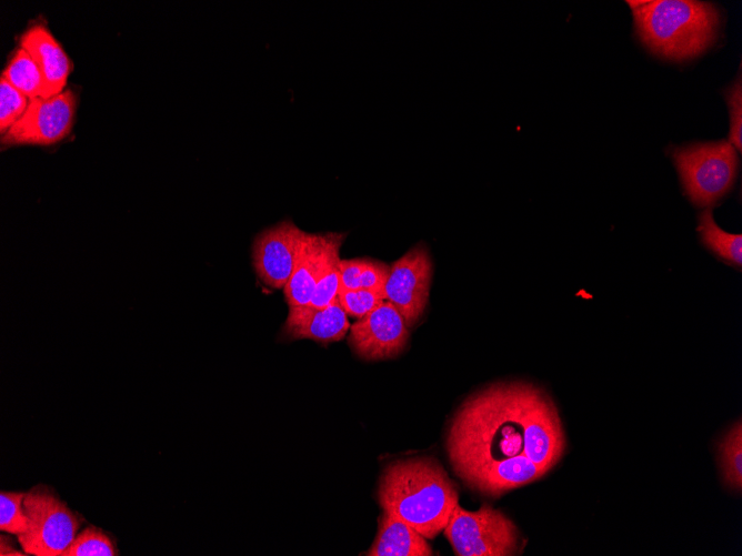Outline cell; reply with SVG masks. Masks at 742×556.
<instances>
[{
	"label": "cell",
	"instance_id": "obj_1",
	"mask_svg": "<svg viewBox=\"0 0 742 556\" xmlns=\"http://www.w3.org/2000/svg\"><path fill=\"white\" fill-rule=\"evenodd\" d=\"M445 449L467 486L495 497L551 471L563 456L565 436L544 390L501 382L463 401L448 427Z\"/></svg>",
	"mask_w": 742,
	"mask_h": 556
},
{
	"label": "cell",
	"instance_id": "obj_18",
	"mask_svg": "<svg viewBox=\"0 0 742 556\" xmlns=\"http://www.w3.org/2000/svg\"><path fill=\"white\" fill-rule=\"evenodd\" d=\"M720 447L724 482L730 487L740 491L742 485V426L740 421L728 432Z\"/></svg>",
	"mask_w": 742,
	"mask_h": 556
},
{
	"label": "cell",
	"instance_id": "obj_17",
	"mask_svg": "<svg viewBox=\"0 0 742 556\" xmlns=\"http://www.w3.org/2000/svg\"><path fill=\"white\" fill-rule=\"evenodd\" d=\"M698 230L702 242L722 259L741 266L742 235L723 231L713 220L712 211L705 209L699 215Z\"/></svg>",
	"mask_w": 742,
	"mask_h": 556
},
{
	"label": "cell",
	"instance_id": "obj_10",
	"mask_svg": "<svg viewBox=\"0 0 742 556\" xmlns=\"http://www.w3.org/2000/svg\"><path fill=\"white\" fill-rule=\"evenodd\" d=\"M303 234L304 231L290 219L258 233L252 244V263L263 284L271 289H283L287 285Z\"/></svg>",
	"mask_w": 742,
	"mask_h": 556
},
{
	"label": "cell",
	"instance_id": "obj_4",
	"mask_svg": "<svg viewBox=\"0 0 742 556\" xmlns=\"http://www.w3.org/2000/svg\"><path fill=\"white\" fill-rule=\"evenodd\" d=\"M672 158L686 194L699 206L718 202L736 179L738 153L726 140L674 148Z\"/></svg>",
	"mask_w": 742,
	"mask_h": 556
},
{
	"label": "cell",
	"instance_id": "obj_13",
	"mask_svg": "<svg viewBox=\"0 0 742 556\" xmlns=\"http://www.w3.org/2000/svg\"><path fill=\"white\" fill-rule=\"evenodd\" d=\"M20 47L24 48L37 62L43 80V98L58 94L64 90L72 62L62 46L42 23L32 24L20 38Z\"/></svg>",
	"mask_w": 742,
	"mask_h": 556
},
{
	"label": "cell",
	"instance_id": "obj_24",
	"mask_svg": "<svg viewBox=\"0 0 742 556\" xmlns=\"http://www.w3.org/2000/svg\"><path fill=\"white\" fill-rule=\"evenodd\" d=\"M725 98L730 108V137L729 142L741 152L742 149V89L741 78L728 90Z\"/></svg>",
	"mask_w": 742,
	"mask_h": 556
},
{
	"label": "cell",
	"instance_id": "obj_12",
	"mask_svg": "<svg viewBox=\"0 0 742 556\" xmlns=\"http://www.w3.org/2000/svg\"><path fill=\"white\" fill-rule=\"evenodd\" d=\"M347 315L338 297L322 309L289 306L283 334L290 340L310 338L323 343L340 341L350 327Z\"/></svg>",
	"mask_w": 742,
	"mask_h": 556
},
{
	"label": "cell",
	"instance_id": "obj_2",
	"mask_svg": "<svg viewBox=\"0 0 742 556\" xmlns=\"http://www.w3.org/2000/svg\"><path fill=\"white\" fill-rule=\"evenodd\" d=\"M379 503L427 539L447 526L459 504L458 489L441 464L432 457H412L388 464L382 472Z\"/></svg>",
	"mask_w": 742,
	"mask_h": 556
},
{
	"label": "cell",
	"instance_id": "obj_8",
	"mask_svg": "<svg viewBox=\"0 0 742 556\" xmlns=\"http://www.w3.org/2000/svg\"><path fill=\"white\" fill-rule=\"evenodd\" d=\"M433 264L427 245L412 246L389 265L384 297L402 315L408 327L415 325L427 307Z\"/></svg>",
	"mask_w": 742,
	"mask_h": 556
},
{
	"label": "cell",
	"instance_id": "obj_7",
	"mask_svg": "<svg viewBox=\"0 0 742 556\" xmlns=\"http://www.w3.org/2000/svg\"><path fill=\"white\" fill-rule=\"evenodd\" d=\"M76 109L77 97L71 89L48 98H32L22 117L1 134V144H54L71 131Z\"/></svg>",
	"mask_w": 742,
	"mask_h": 556
},
{
	"label": "cell",
	"instance_id": "obj_11",
	"mask_svg": "<svg viewBox=\"0 0 742 556\" xmlns=\"http://www.w3.org/2000/svg\"><path fill=\"white\" fill-rule=\"evenodd\" d=\"M345 233H308L304 232L291 277L283 287L289 306L308 305L315 285L327 264L328 259L339 250Z\"/></svg>",
	"mask_w": 742,
	"mask_h": 556
},
{
	"label": "cell",
	"instance_id": "obj_25",
	"mask_svg": "<svg viewBox=\"0 0 742 556\" xmlns=\"http://www.w3.org/2000/svg\"><path fill=\"white\" fill-rule=\"evenodd\" d=\"M0 555L1 556H23L27 555L26 553L23 554L22 552L16 549L12 546V543L9 537H6L4 535H1L0 537Z\"/></svg>",
	"mask_w": 742,
	"mask_h": 556
},
{
	"label": "cell",
	"instance_id": "obj_21",
	"mask_svg": "<svg viewBox=\"0 0 742 556\" xmlns=\"http://www.w3.org/2000/svg\"><path fill=\"white\" fill-rule=\"evenodd\" d=\"M27 493L1 492L0 494V529L19 536L28 528V516L23 499Z\"/></svg>",
	"mask_w": 742,
	"mask_h": 556
},
{
	"label": "cell",
	"instance_id": "obj_15",
	"mask_svg": "<svg viewBox=\"0 0 742 556\" xmlns=\"http://www.w3.org/2000/svg\"><path fill=\"white\" fill-rule=\"evenodd\" d=\"M340 271L341 289L383 291L389 274V265L367 257L341 260Z\"/></svg>",
	"mask_w": 742,
	"mask_h": 556
},
{
	"label": "cell",
	"instance_id": "obj_6",
	"mask_svg": "<svg viewBox=\"0 0 742 556\" xmlns=\"http://www.w3.org/2000/svg\"><path fill=\"white\" fill-rule=\"evenodd\" d=\"M27 530L18 540L27 555L62 556L77 535L80 520L57 496L46 489L26 494Z\"/></svg>",
	"mask_w": 742,
	"mask_h": 556
},
{
	"label": "cell",
	"instance_id": "obj_19",
	"mask_svg": "<svg viewBox=\"0 0 742 556\" xmlns=\"http://www.w3.org/2000/svg\"><path fill=\"white\" fill-rule=\"evenodd\" d=\"M118 550L100 528L89 526L78 533L62 556H114Z\"/></svg>",
	"mask_w": 742,
	"mask_h": 556
},
{
	"label": "cell",
	"instance_id": "obj_3",
	"mask_svg": "<svg viewBox=\"0 0 742 556\" xmlns=\"http://www.w3.org/2000/svg\"><path fill=\"white\" fill-rule=\"evenodd\" d=\"M641 41L655 54L682 61L715 40L720 13L711 2L694 0L628 1Z\"/></svg>",
	"mask_w": 742,
	"mask_h": 556
},
{
	"label": "cell",
	"instance_id": "obj_5",
	"mask_svg": "<svg viewBox=\"0 0 742 556\" xmlns=\"http://www.w3.org/2000/svg\"><path fill=\"white\" fill-rule=\"evenodd\" d=\"M443 534L458 556H510L519 545L514 523L489 505L471 512L458 504Z\"/></svg>",
	"mask_w": 742,
	"mask_h": 556
},
{
	"label": "cell",
	"instance_id": "obj_16",
	"mask_svg": "<svg viewBox=\"0 0 742 556\" xmlns=\"http://www.w3.org/2000/svg\"><path fill=\"white\" fill-rule=\"evenodd\" d=\"M1 77L29 99L43 95L44 80L42 73L34 59L22 47L17 49L9 59Z\"/></svg>",
	"mask_w": 742,
	"mask_h": 556
},
{
	"label": "cell",
	"instance_id": "obj_23",
	"mask_svg": "<svg viewBox=\"0 0 742 556\" xmlns=\"http://www.w3.org/2000/svg\"><path fill=\"white\" fill-rule=\"evenodd\" d=\"M338 299L344 312L358 319L371 312L385 300L383 291L368 289L345 290L341 287L338 292Z\"/></svg>",
	"mask_w": 742,
	"mask_h": 556
},
{
	"label": "cell",
	"instance_id": "obj_22",
	"mask_svg": "<svg viewBox=\"0 0 742 556\" xmlns=\"http://www.w3.org/2000/svg\"><path fill=\"white\" fill-rule=\"evenodd\" d=\"M29 98L13 87L7 79L0 78V132L3 134L24 113Z\"/></svg>",
	"mask_w": 742,
	"mask_h": 556
},
{
	"label": "cell",
	"instance_id": "obj_20",
	"mask_svg": "<svg viewBox=\"0 0 742 556\" xmlns=\"http://www.w3.org/2000/svg\"><path fill=\"white\" fill-rule=\"evenodd\" d=\"M340 261L339 249L328 259L308 305L317 309L327 307L338 297L341 277Z\"/></svg>",
	"mask_w": 742,
	"mask_h": 556
},
{
	"label": "cell",
	"instance_id": "obj_14",
	"mask_svg": "<svg viewBox=\"0 0 742 556\" xmlns=\"http://www.w3.org/2000/svg\"><path fill=\"white\" fill-rule=\"evenodd\" d=\"M369 556H431L427 538L399 517L383 512Z\"/></svg>",
	"mask_w": 742,
	"mask_h": 556
},
{
	"label": "cell",
	"instance_id": "obj_9",
	"mask_svg": "<svg viewBox=\"0 0 742 556\" xmlns=\"http://www.w3.org/2000/svg\"><path fill=\"white\" fill-rule=\"evenodd\" d=\"M409 327L387 300L350 326L349 344L364 361L398 356L409 341Z\"/></svg>",
	"mask_w": 742,
	"mask_h": 556
}]
</instances>
